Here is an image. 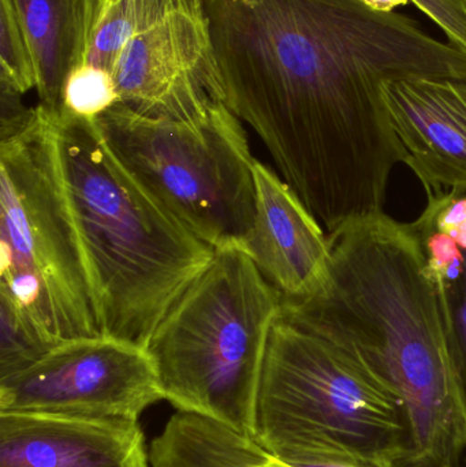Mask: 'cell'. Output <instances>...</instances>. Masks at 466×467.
Masks as SVG:
<instances>
[{"instance_id":"6","label":"cell","mask_w":466,"mask_h":467,"mask_svg":"<svg viewBox=\"0 0 466 467\" xmlns=\"http://www.w3.org/2000/svg\"><path fill=\"white\" fill-rule=\"evenodd\" d=\"M254 441L271 455L339 447L399 466L409 428L399 400L347 348L279 315L260 379Z\"/></svg>"},{"instance_id":"12","label":"cell","mask_w":466,"mask_h":467,"mask_svg":"<svg viewBox=\"0 0 466 467\" xmlns=\"http://www.w3.org/2000/svg\"><path fill=\"white\" fill-rule=\"evenodd\" d=\"M0 467H150L137 420L0 411Z\"/></svg>"},{"instance_id":"7","label":"cell","mask_w":466,"mask_h":467,"mask_svg":"<svg viewBox=\"0 0 466 467\" xmlns=\"http://www.w3.org/2000/svg\"><path fill=\"white\" fill-rule=\"evenodd\" d=\"M95 122L115 158L189 232L213 250L243 247L256 213V159L223 101L189 120L118 103Z\"/></svg>"},{"instance_id":"17","label":"cell","mask_w":466,"mask_h":467,"mask_svg":"<svg viewBox=\"0 0 466 467\" xmlns=\"http://www.w3.org/2000/svg\"><path fill=\"white\" fill-rule=\"evenodd\" d=\"M0 82L25 95L37 88V74L13 0H0Z\"/></svg>"},{"instance_id":"18","label":"cell","mask_w":466,"mask_h":467,"mask_svg":"<svg viewBox=\"0 0 466 467\" xmlns=\"http://www.w3.org/2000/svg\"><path fill=\"white\" fill-rule=\"evenodd\" d=\"M464 269L448 287L437 290L446 324L449 353L466 419V246Z\"/></svg>"},{"instance_id":"21","label":"cell","mask_w":466,"mask_h":467,"mask_svg":"<svg viewBox=\"0 0 466 467\" xmlns=\"http://www.w3.org/2000/svg\"><path fill=\"white\" fill-rule=\"evenodd\" d=\"M212 467H292L265 451L254 439L237 436L224 447Z\"/></svg>"},{"instance_id":"14","label":"cell","mask_w":466,"mask_h":467,"mask_svg":"<svg viewBox=\"0 0 466 467\" xmlns=\"http://www.w3.org/2000/svg\"><path fill=\"white\" fill-rule=\"evenodd\" d=\"M145 0H87L85 63L114 73L139 27Z\"/></svg>"},{"instance_id":"19","label":"cell","mask_w":466,"mask_h":467,"mask_svg":"<svg viewBox=\"0 0 466 467\" xmlns=\"http://www.w3.org/2000/svg\"><path fill=\"white\" fill-rule=\"evenodd\" d=\"M276 460L292 467H396L339 447H308L289 450L276 455Z\"/></svg>"},{"instance_id":"11","label":"cell","mask_w":466,"mask_h":467,"mask_svg":"<svg viewBox=\"0 0 466 467\" xmlns=\"http://www.w3.org/2000/svg\"><path fill=\"white\" fill-rule=\"evenodd\" d=\"M254 183L256 213L243 249L282 299L309 298L327 279V233L289 183L259 161Z\"/></svg>"},{"instance_id":"8","label":"cell","mask_w":466,"mask_h":467,"mask_svg":"<svg viewBox=\"0 0 466 467\" xmlns=\"http://www.w3.org/2000/svg\"><path fill=\"white\" fill-rule=\"evenodd\" d=\"M164 400L147 348L115 337L65 340L0 380V411L137 420Z\"/></svg>"},{"instance_id":"1","label":"cell","mask_w":466,"mask_h":467,"mask_svg":"<svg viewBox=\"0 0 466 467\" xmlns=\"http://www.w3.org/2000/svg\"><path fill=\"white\" fill-rule=\"evenodd\" d=\"M223 103L326 233L383 213L404 163L386 82L466 74V51L366 0H205Z\"/></svg>"},{"instance_id":"20","label":"cell","mask_w":466,"mask_h":467,"mask_svg":"<svg viewBox=\"0 0 466 467\" xmlns=\"http://www.w3.org/2000/svg\"><path fill=\"white\" fill-rule=\"evenodd\" d=\"M445 32L449 43L466 51V0H412Z\"/></svg>"},{"instance_id":"10","label":"cell","mask_w":466,"mask_h":467,"mask_svg":"<svg viewBox=\"0 0 466 467\" xmlns=\"http://www.w3.org/2000/svg\"><path fill=\"white\" fill-rule=\"evenodd\" d=\"M382 93L404 164L427 196L466 193V74L386 82Z\"/></svg>"},{"instance_id":"15","label":"cell","mask_w":466,"mask_h":467,"mask_svg":"<svg viewBox=\"0 0 466 467\" xmlns=\"http://www.w3.org/2000/svg\"><path fill=\"white\" fill-rule=\"evenodd\" d=\"M60 343L0 293V380L32 367Z\"/></svg>"},{"instance_id":"9","label":"cell","mask_w":466,"mask_h":467,"mask_svg":"<svg viewBox=\"0 0 466 467\" xmlns=\"http://www.w3.org/2000/svg\"><path fill=\"white\" fill-rule=\"evenodd\" d=\"M112 76L119 103L147 117L194 119L223 101L205 0H145Z\"/></svg>"},{"instance_id":"2","label":"cell","mask_w":466,"mask_h":467,"mask_svg":"<svg viewBox=\"0 0 466 467\" xmlns=\"http://www.w3.org/2000/svg\"><path fill=\"white\" fill-rule=\"evenodd\" d=\"M327 279L309 298L282 299L284 317L347 348L404 408L409 451L399 467H454L466 419L445 317L408 223L385 213L327 234Z\"/></svg>"},{"instance_id":"3","label":"cell","mask_w":466,"mask_h":467,"mask_svg":"<svg viewBox=\"0 0 466 467\" xmlns=\"http://www.w3.org/2000/svg\"><path fill=\"white\" fill-rule=\"evenodd\" d=\"M55 147L100 334L147 348L215 250L134 180L95 120L57 112Z\"/></svg>"},{"instance_id":"4","label":"cell","mask_w":466,"mask_h":467,"mask_svg":"<svg viewBox=\"0 0 466 467\" xmlns=\"http://www.w3.org/2000/svg\"><path fill=\"white\" fill-rule=\"evenodd\" d=\"M281 302L243 247L215 250L148 342L164 400L254 439L260 379Z\"/></svg>"},{"instance_id":"13","label":"cell","mask_w":466,"mask_h":467,"mask_svg":"<svg viewBox=\"0 0 466 467\" xmlns=\"http://www.w3.org/2000/svg\"><path fill=\"white\" fill-rule=\"evenodd\" d=\"M37 74L38 106L59 112L68 74L85 65L87 0H13Z\"/></svg>"},{"instance_id":"16","label":"cell","mask_w":466,"mask_h":467,"mask_svg":"<svg viewBox=\"0 0 466 467\" xmlns=\"http://www.w3.org/2000/svg\"><path fill=\"white\" fill-rule=\"evenodd\" d=\"M118 103L114 76L85 63L68 74L60 96L59 114L96 120Z\"/></svg>"},{"instance_id":"5","label":"cell","mask_w":466,"mask_h":467,"mask_svg":"<svg viewBox=\"0 0 466 467\" xmlns=\"http://www.w3.org/2000/svg\"><path fill=\"white\" fill-rule=\"evenodd\" d=\"M57 114L35 107L0 140V293L65 342L101 334L60 177Z\"/></svg>"}]
</instances>
